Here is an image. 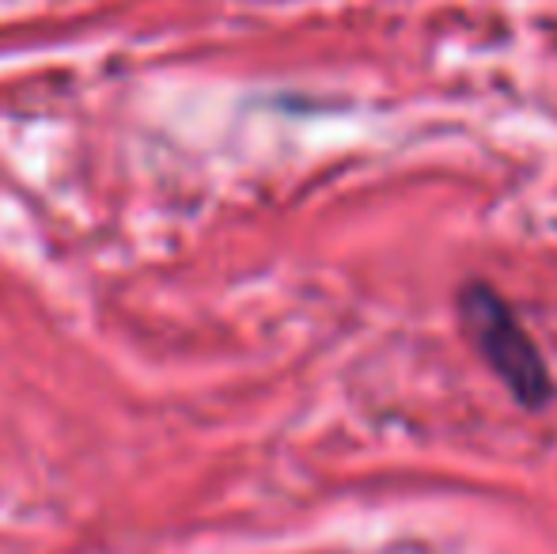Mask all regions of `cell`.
Here are the masks:
<instances>
[{
  "mask_svg": "<svg viewBox=\"0 0 557 554\" xmlns=\"http://www.w3.org/2000/svg\"><path fill=\"white\" fill-rule=\"evenodd\" d=\"M459 319L467 327L470 342L490 365V372L512 392V399L528 410H543L554 399V380L543 361V349L528 334V327L516 319L508 300L497 288L470 281L459 293Z\"/></svg>",
  "mask_w": 557,
  "mask_h": 554,
  "instance_id": "6da1fadb",
  "label": "cell"
}]
</instances>
